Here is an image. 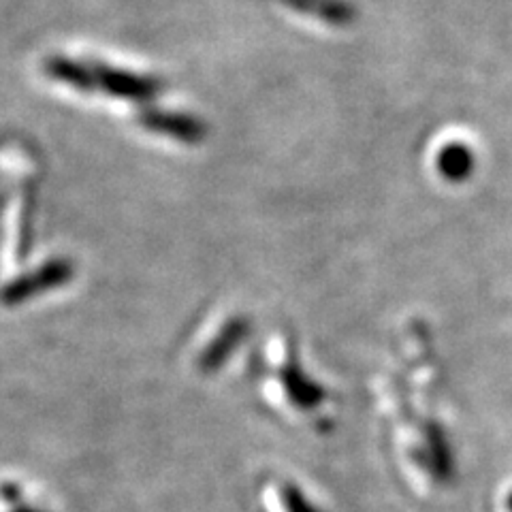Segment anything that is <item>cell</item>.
<instances>
[{
    "label": "cell",
    "instance_id": "2",
    "mask_svg": "<svg viewBox=\"0 0 512 512\" xmlns=\"http://www.w3.org/2000/svg\"><path fill=\"white\" fill-rule=\"evenodd\" d=\"M438 169L444 178L451 182H461L470 178V173L474 169L472 150L468 146H463V143H451V146H446L440 152Z\"/></svg>",
    "mask_w": 512,
    "mask_h": 512
},
{
    "label": "cell",
    "instance_id": "5",
    "mask_svg": "<svg viewBox=\"0 0 512 512\" xmlns=\"http://www.w3.org/2000/svg\"><path fill=\"white\" fill-rule=\"evenodd\" d=\"M22 512H32V510H22Z\"/></svg>",
    "mask_w": 512,
    "mask_h": 512
},
{
    "label": "cell",
    "instance_id": "4",
    "mask_svg": "<svg viewBox=\"0 0 512 512\" xmlns=\"http://www.w3.org/2000/svg\"><path fill=\"white\" fill-rule=\"evenodd\" d=\"M508 510H510V512H512V493H510V495H508Z\"/></svg>",
    "mask_w": 512,
    "mask_h": 512
},
{
    "label": "cell",
    "instance_id": "1",
    "mask_svg": "<svg viewBox=\"0 0 512 512\" xmlns=\"http://www.w3.org/2000/svg\"><path fill=\"white\" fill-rule=\"evenodd\" d=\"M67 276H71V269L67 267V263H52V265L43 267L41 271H37L35 278H24V280H20V282H13L11 286H7L3 299H5L7 303L24 301V299H28L30 295L39 293L37 288H41L43 284L56 286V284L67 280Z\"/></svg>",
    "mask_w": 512,
    "mask_h": 512
},
{
    "label": "cell",
    "instance_id": "3",
    "mask_svg": "<svg viewBox=\"0 0 512 512\" xmlns=\"http://www.w3.org/2000/svg\"><path fill=\"white\" fill-rule=\"evenodd\" d=\"M282 500H284V506L288 512H316L310 502H306L301 498V493L291 485V487H284L282 489Z\"/></svg>",
    "mask_w": 512,
    "mask_h": 512
}]
</instances>
